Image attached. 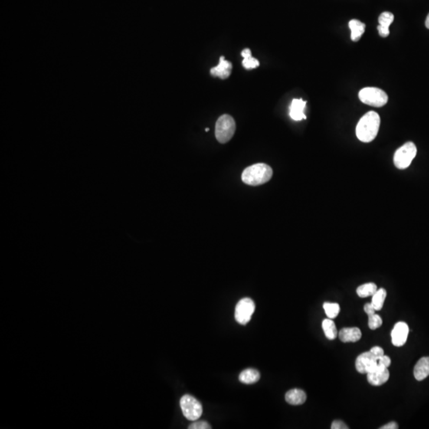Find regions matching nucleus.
<instances>
[{
	"instance_id": "nucleus-13",
	"label": "nucleus",
	"mask_w": 429,
	"mask_h": 429,
	"mask_svg": "<svg viewBox=\"0 0 429 429\" xmlns=\"http://www.w3.org/2000/svg\"><path fill=\"white\" fill-rule=\"evenodd\" d=\"M305 106H306V101H304L303 99H293L289 106V116L292 119L295 121H301L306 119V116L304 112Z\"/></svg>"
},
{
	"instance_id": "nucleus-5",
	"label": "nucleus",
	"mask_w": 429,
	"mask_h": 429,
	"mask_svg": "<svg viewBox=\"0 0 429 429\" xmlns=\"http://www.w3.org/2000/svg\"><path fill=\"white\" fill-rule=\"evenodd\" d=\"M360 101L374 106V108H381L385 106L388 102V96L384 91L378 88H365L360 91L358 93Z\"/></svg>"
},
{
	"instance_id": "nucleus-30",
	"label": "nucleus",
	"mask_w": 429,
	"mask_h": 429,
	"mask_svg": "<svg viewBox=\"0 0 429 429\" xmlns=\"http://www.w3.org/2000/svg\"><path fill=\"white\" fill-rule=\"evenodd\" d=\"M425 27H427V29H428L429 30V14H427V18H426Z\"/></svg>"
},
{
	"instance_id": "nucleus-8",
	"label": "nucleus",
	"mask_w": 429,
	"mask_h": 429,
	"mask_svg": "<svg viewBox=\"0 0 429 429\" xmlns=\"http://www.w3.org/2000/svg\"><path fill=\"white\" fill-rule=\"evenodd\" d=\"M255 310V304L250 298H243L236 305L234 318L240 325H246L250 322Z\"/></svg>"
},
{
	"instance_id": "nucleus-17",
	"label": "nucleus",
	"mask_w": 429,
	"mask_h": 429,
	"mask_svg": "<svg viewBox=\"0 0 429 429\" xmlns=\"http://www.w3.org/2000/svg\"><path fill=\"white\" fill-rule=\"evenodd\" d=\"M348 25L351 29V40L353 41H358L365 32L366 24L360 22L359 20L352 19L349 22Z\"/></svg>"
},
{
	"instance_id": "nucleus-7",
	"label": "nucleus",
	"mask_w": 429,
	"mask_h": 429,
	"mask_svg": "<svg viewBox=\"0 0 429 429\" xmlns=\"http://www.w3.org/2000/svg\"><path fill=\"white\" fill-rule=\"evenodd\" d=\"M181 410L185 418L188 420H198L202 416V404L195 397L189 394H185L180 401Z\"/></svg>"
},
{
	"instance_id": "nucleus-12",
	"label": "nucleus",
	"mask_w": 429,
	"mask_h": 429,
	"mask_svg": "<svg viewBox=\"0 0 429 429\" xmlns=\"http://www.w3.org/2000/svg\"><path fill=\"white\" fill-rule=\"evenodd\" d=\"M394 15L391 12L385 11L380 14L378 18V31L381 37H387L390 35V27L394 23Z\"/></svg>"
},
{
	"instance_id": "nucleus-1",
	"label": "nucleus",
	"mask_w": 429,
	"mask_h": 429,
	"mask_svg": "<svg viewBox=\"0 0 429 429\" xmlns=\"http://www.w3.org/2000/svg\"><path fill=\"white\" fill-rule=\"evenodd\" d=\"M380 123L381 119L377 112H367L357 124V138L362 142H372L378 135Z\"/></svg>"
},
{
	"instance_id": "nucleus-26",
	"label": "nucleus",
	"mask_w": 429,
	"mask_h": 429,
	"mask_svg": "<svg viewBox=\"0 0 429 429\" xmlns=\"http://www.w3.org/2000/svg\"><path fill=\"white\" fill-rule=\"evenodd\" d=\"M332 429H348V426L341 420H335L332 424Z\"/></svg>"
},
{
	"instance_id": "nucleus-2",
	"label": "nucleus",
	"mask_w": 429,
	"mask_h": 429,
	"mask_svg": "<svg viewBox=\"0 0 429 429\" xmlns=\"http://www.w3.org/2000/svg\"><path fill=\"white\" fill-rule=\"evenodd\" d=\"M391 359L387 355H374L371 351L361 354L355 361V367L360 374H368L380 368H388Z\"/></svg>"
},
{
	"instance_id": "nucleus-9",
	"label": "nucleus",
	"mask_w": 429,
	"mask_h": 429,
	"mask_svg": "<svg viewBox=\"0 0 429 429\" xmlns=\"http://www.w3.org/2000/svg\"><path fill=\"white\" fill-rule=\"evenodd\" d=\"M409 329L408 325L404 322H398L394 327L391 337H392V344L395 347H401L405 344L408 338Z\"/></svg>"
},
{
	"instance_id": "nucleus-21",
	"label": "nucleus",
	"mask_w": 429,
	"mask_h": 429,
	"mask_svg": "<svg viewBox=\"0 0 429 429\" xmlns=\"http://www.w3.org/2000/svg\"><path fill=\"white\" fill-rule=\"evenodd\" d=\"M387 295V290L383 288L377 290L376 293L373 295L371 303H372L373 306H374V309H376V311H380L382 309Z\"/></svg>"
},
{
	"instance_id": "nucleus-18",
	"label": "nucleus",
	"mask_w": 429,
	"mask_h": 429,
	"mask_svg": "<svg viewBox=\"0 0 429 429\" xmlns=\"http://www.w3.org/2000/svg\"><path fill=\"white\" fill-rule=\"evenodd\" d=\"M259 379H260V373L257 370L251 369V368L242 371L239 376L240 381L244 384H248V385L257 382Z\"/></svg>"
},
{
	"instance_id": "nucleus-28",
	"label": "nucleus",
	"mask_w": 429,
	"mask_h": 429,
	"mask_svg": "<svg viewBox=\"0 0 429 429\" xmlns=\"http://www.w3.org/2000/svg\"><path fill=\"white\" fill-rule=\"evenodd\" d=\"M371 351L372 353H374V355H378V356L384 355V351H383L382 348H380V347H374V348H371Z\"/></svg>"
},
{
	"instance_id": "nucleus-4",
	"label": "nucleus",
	"mask_w": 429,
	"mask_h": 429,
	"mask_svg": "<svg viewBox=\"0 0 429 429\" xmlns=\"http://www.w3.org/2000/svg\"><path fill=\"white\" fill-rule=\"evenodd\" d=\"M235 129V122L231 116H220L216 124V138L220 143H227L232 139Z\"/></svg>"
},
{
	"instance_id": "nucleus-27",
	"label": "nucleus",
	"mask_w": 429,
	"mask_h": 429,
	"mask_svg": "<svg viewBox=\"0 0 429 429\" xmlns=\"http://www.w3.org/2000/svg\"><path fill=\"white\" fill-rule=\"evenodd\" d=\"M364 311H365L366 313H367L368 316H371V315H373V314H375L376 309H374L372 303H367L366 304L365 306H364Z\"/></svg>"
},
{
	"instance_id": "nucleus-31",
	"label": "nucleus",
	"mask_w": 429,
	"mask_h": 429,
	"mask_svg": "<svg viewBox=\"0 0 429 429\" xmlns=\"http://www.w3.org/2000/svg\"><path fill=\"white\" fill-rule=\"evenodd\" d=\"M205 132H209V128H206V129H205Z\"/></svg>"
},
{
	"instance_id": "nucleus-20",
	"label": "nucleus",
	"mask_w": 429,
	"mask_h": 429,
	"mask_svg": "<svg viewBox=\"0 0 429 429\" xmlns=\"http://www.w3.org/2000/svg\"><path fill=\"white\" fill-rule=\"evenodd\" d=\"M322 328H323L324 332L327 338L330 340H333L337 337L338 332H337L336 327H335V323L332 320V319H325L322 322Z\"/></svg>"
},
{
	"instance_id": "nucleus-25",
	"label": "nucleus",
	"mask_w": 429,
	"mask_h": 429,
	"mask_svg": "<svg viewBox=\"0 0 429 429\" xmlns=\"http://www.w3.org/2000/svg\"><path fill=\"white\" fill-rule=\"evenodd\" d=\"M189 429H211V426L210 425L209 423L207 422V421H204V420H202V421H197V422L192 423V424H190L189 427H188Z\"/></svg>"
},
{
	"instance_id": "nucleus-6",
	"label": "nucleus",
	"mask_w": 429,
	"mask_h": 429,
	"mask_svg": "<svg viewBox=\"0 0 429 429\" xmlns=\"http://www.w3.org/2000/svg\"><path fill=\"white\" fill-rule=\"evenodd\" d=\"M417 153L415 144L412 142H406L401 147L397 149L394 154V165L399 169L408 168L415 158Z\"/></svg>"
},
{
	"instance_id": "nucleus-3",
	"label": "nucleus",
	"mask_w": 429,
	"mask_h": 429,
	"mask_svg": "<svg viewBox=\"0 0 429 429\" xmlns=\"http://www.w3.org/2000/svg\"><path fill=\"white\" fill-rule=\"evenodd\" d=\"M273 169L265 163H258L245 168L242 180L246 185L258 186L268 182L272 178Z\"/></svg>"
},
{
	"instance_id": "nucleus-29",
	"label": "nucleus",
	"mask_w": 429,
	"mask_h": 429,
	"mask_svg": "<svg viewBox=\"0 0 429 429\" xmlns=\"http://www.w3.org/2000/svg\"><path fill=\"white\" fill-rule=\"evenodd\" d=\"M381 429H397L398 428V424L397 423L394 422V421H392V422H390L389 424H385V425L383 426V427H380Z\"/></svg>"
},
{
	"instance_id": "nucleus-23",
	"label": "nucleus",
	"mask_w": 429,
	"mask_h": 429,
	"mask_svg": "<svg viewBox=\"0 0 429 429\" xmlns=\"http://www.w3.org/2000/svg\"><path fill=\"white\" fill-rule=\"evenodd\" d=\"M323 307L327 316L329 319H334V318L336 317L339 315V311H340V307H339V304L337 303H328V302H325L324 304Z\"/></svg>"
},
{
	"instance_id": "nucleus-10",
	"label": "nucleus",
	"mask_w": 429,
	"mask_h": 429,
	"mask_svg": "<svg viewBox=\"0 0 429 429\" xmlns=\"http://www.w3.org/2000/svg\"><path fill=\"white\" fill-rule=\"evenodd\" d=\"M232 70V64L228 60H225L224 57H220V62L216 67H213L210 70L211 76L214 77H220V79L228 78Z\"/></svg>"
},
{
	"instance_id": "nucleus-14",
	"label": "nucleus",
	"mask_w": 429,
	"mask_h": 429,
	"mask_svg": "<svg viewBox=\"0 0 429 429\" xmlns=\"http://www.w3.org/2000/svg\"><path fill=\"white\" fill-rule=\"evenodd\" d=\"M339 337L342 342H355L361 339L362 332L358 328H344L339 332Z\"/></svg>"
},
{
	"instance_id": "nucleus-11",
	"label": "nucleus",
	"mask_w": 429,
	"mask_h": 429,
	"mask_svg": "<svg viewBox=\"0 0 429 429\" xmlns=\"http://www.w3.org/2000/svg\"><path fill=\"white\" fill-rule=\"evenodd\" d=\"M367 374V381L371 385L380 387L385 384L390 378V372L387 367L380 368Z\"/></svg>"
},
{
	"instance_id": "nucleus-22",
	"label": "nucleus",
	"mask_w": 429,
	"mask_h": 429,
	"mask_svg": "<svg viewBox=\"0 0 429 429\" xmlns=\"http://www.w3.org/2000/svg\"><path fill=\"white\" fill-rule=\"evenodd\" d=\"M378 290L376 285L374 283H367L358 286L357 289V294L359 297L365 298L373 296Z\"/></svg>"
},
{
	"instance_id": "nucleus-19",
	"label": "nucleus",
	"mask_w": 429,
	"mask_h": 429,
	"mask_svg": "<svg viewBox=\"0 0 429 429\" xmlns=\"http://www.w3.org/2000/svg\"><path fill=\"white\" fill-rule=\"evenodd\" d=\"M241 55L244 58L243 60V66L246 70H250L256 69L260 65L259 60L251 57V52L249 49L243 50L242 51Z\"/></svg>"
},
{
	"instance_id": "nucleus-24",
	"label": "nucleus",
	"mask_w": 429,
	"mask_h": 429,
	"mask_svg": "<svg viewBox=\"0 0 429 429\" xmlns=\"http://www.w3.org/2000/svg\"><path fill=\"white\" fill-rule=\"evenodd\" d=\"M368 316H369L368 325H369V328H371V330H376L382 325V319L380 317V316H378V314H373V315Z\"/></svg>"
},
{
	"instance_id": "nucleus-15",
	"label": "nucleus",
	"mask_w": 429,
	"mask_h": 429,
	"mask_svg": "<svg viewBox=\"0 0 429 429\" xmlns=\"http://www.w3.org/2000/svg\"><path fill=\"white\" fill-rule=\"evenodd\" d=\"M307 399L305 391L299 389L289 390L286 394V401L292 405L303 404Z\"/></svg>"
},
{
	"instance_id": "nucleus-16",
	"label": "nucleus",
	"mask_w": 429,
	"mask_h": 429,
	"mask_svg": "<svg viewBox=\"0 0 429 429\" xmlns=\"http://www.w3.org/2000/svg\"><path fill=\"white\" fill-rule=\"evenodd\" d=\"M429 375V357L420 358L414 368V376L417 381H422Z\"/></svg>"
}]
</instances>
